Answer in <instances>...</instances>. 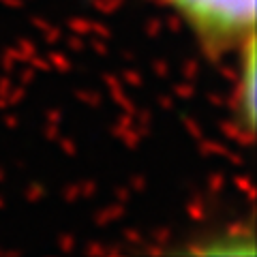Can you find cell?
Returning <instances> with one entry per match:
<instances>
[{
    "label": "cell",
    "instance_id": "obj_1",
    "mask_svg": "<svg viewBox=\"0 0 257 257\" xmlns=\"http://www.w3.org/2000/svg\"><path fill=\"white\" fill-rule=\"evenodd\" d=\"M208 41L229 43L253 35L255 0H167Z\"/></svg>",
    "mask_w": 257,
    "mask_h": 257
}]
</instances>
